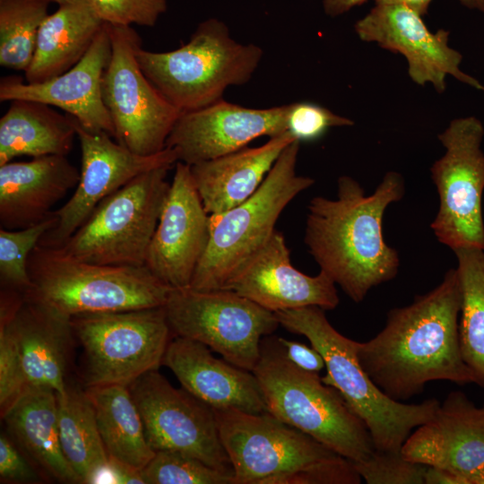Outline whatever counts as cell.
<instances>
[{"mask_svg":"<svg viewBox=\"0 0 484 484\" xmlns=\"http://www.w3.org/2000/svg\"><path fill=\"white\" fill-rule=\"evenodd\" d=\"M108 467L113 483L118 484H145L141 471L124 462L108 457Z\"/></svg>","mask_w":484,"mask_h":484,"instance_id":"cell-42","label":"cell"},{"mask_svg":"<svg viewBox=\"0 0 484 484\" xmlns=\"http://www.w3.org/2000/svg\"><path fill=\"white\" fill-rule=\"evenodd\" d=\"M0 477L3 481H33L37 475L14 443L5 435L0 436Z\"/></svg>","mask_w":484,"mask_h":484,"instance_id":"cell-40","label":"cell"},{"mask_svg":"<svg viewBox=\"0 0 484 484\" xmlns=\"http://www.w3.org/2000/svg\"><path fill=\"white\" fill-rule=\"evenodd\" d=\"M74 126L81 146L80 179L68 201L53 211L56 222L40 238L41 246H60L103 199L137 176L178 161L173 149L141 155L113 141L107 133L85 129L76 119Z\"/></svg>","mask_w":484,"mask_h":484,"instance_id":"cell-15","label":"cell"},{"mask_svg":"<svg viewBox=\"0 0 484 484\" xmlns=\"http://www.w3.org/2000/svg\"><path fill=\"white\" fill-rule=\"evenodd\" d=\"M28 388L19 343L8 312L0 307L1 416Z\"/></svg>","mask_w":484,"mask_h":484,"instance_id":"cell-35","label":"cell"},{"mask_svg":"<svg viewBox=\"0 0 484 484\" xmlns=\"http://www.w3.org/2000/svg\"><path fill=\"white\" fill-rule=\"evenodd\" d=\"M404 193L403 177L396 171H388L369 195L353 177L341 176L336 199L315 196L308 203L307 251L320 271L356 303L398 272L399 255L384 239L383 217Z\"/></svg>","mask_w":484,"mask_h":484,"instance_id":"cell-2","label":"cell"},{"mask_svg":"<svg viewBox=\"0 0 484 484\" xmlns=\"http://www.w3.org/2000/svg\"><path fill=\"white\" fill-rule=\"evenodd\" d=\"M290 104L251 108L223 99L205 108L181 113L166 147L173 149L188 165L237 151L262 136L288 132Z\"/></svg>","mask_w":484,"mask_h":484,"instance_id":"cell-18","label":"cell"},{"mask_svg":"<svg viewBox=\"0 0 484 484\" xmlns=\"http://www.w3.org/2000/svg\"><path fill=\"white\" fill-rule=\"evenodd\" d=\"M111 56L107 23L84 56L72 68L50 80L30 83L19 76L0 80V101L33 100L56 107L85 129L116 137L114 125L102 99L101 81Z\"/></svg>","mask_w":484,"mask_h":484,"instance_id":"cell-20","label":"cell"},{"mask_svg":"<svg viewBox=\"0 0 484 484\" xmlns=\"http://www.w3.org/2000/svg\"><path fill=\"white\" fill-rule=\"evenodd\" d=\"M255 44H241L217 18L198 24L189 40L177 49L153 52L141 47V69L180 113L197 110L220 99L229 86L250 81L263 57Z\"/></svg>","mask_w":484,"mask_h":484,"instance_id":"cell-6","label":"cell"},{"mask_svg":"<svg viewBox=\"0 0 484 484\" xmlns=\"http://www.w3.org/2000/svg\"><path fill=\"white\" fill-rule=\"evenodd\" d=\"M294 140L289 132L258 147H245L191 165L194 186L210 216L243 203L259 188L282 151Z\"/></svg>","mask_w":484,"mask_h":484,"instance_id":"cell-25","label":"cell"},{"mask_svg":"<svg viewBox=\"0 0 484 484\" xmlns=\"http://www.w3.org/2000/svg\"><path fill=\"white\" fill-rule=\"evenodd\" d=\"M111 56L101 81L102 99L115 139L132 151L151 155L166 148L180 112L140 67L141 37L132 26L108 24Z\"/></svg>","mask_w":484,"mask_h":484,"instance_id":"cell-11","label":"cell"},{"mask_svg":"<svg viewBox=\"0 0 484 484\" xmlns=\"http://www.w3.org/2000/svg\"><path fill=\"white\" fill-rule=\"evenodd\" d=\"M300 142L294 140L281 153L264 180L248 199L210 216V237L190 287L223 290L265 246L286 206L312 186V177L296 172Z\"/></svg>","mask_w":484,"mask_h":484,"instance_id":"cell-7","label":"cell"},{"mask_svg":"<svg viewBox=\"0 0 484 484\" xmlns=\"http://www.w3.org/2000/svg\"><path fill=\"white\" fill-rule=\"evenodd\" d=\"M220 436L233 467L234 484H263L340 455L265 411L214 410Z\"/></svg>","mask_w":484,"mask_h":484,"instance_id":"cell-14","label":"cell"},{"mask_svg":"<svg viewBox=\"0 0 484 484\" xmlns=\"http://www.w3.org/2000/svg\"><path fill=\"white\" fill-rule=\"evenodd\" d=\"M211 350L199 341L174 336L162 365L173 372L185 390L213 410L267 411L255 374L215 358Z\"/></svg>","mask_w":484,"mask_h":484,"instance_id":"cell-23","label":"cell"},{"mask_svg":"<svg viewBox=\"0 0 484 484\" xmlns=\"http://www.w3.org/2000/svg\"><path fill=\"white\" fill-rule=\"evenodd\" d=\"M164 308L174 336L199 341L251 372L261 338L280 325L273 312L230 290L172 289Z\"/></svg>","mask_w":484,"mask_h":484,"instance_id":"cell-10","label":"cell"},{"mask_svg":"<svg viewBox=\"0 0 484 484\" xmlns=\"http://www.w3.org/2000/svg\"><path fill=\"white\" fill-rule=\"evenodd\" d=\"M52 213L43 221L26 229H0V280L4 289L22 293L31 287L28 272V258L42 236L55 224Z\"/></svg>","mask_w":484,"mask_h":484,"instance_id":"cell-33","label":"cell"},{"mask_svg":"<svg viewBox=\"0 0 484 484\" xmlns=\"http://www.w3.org/2000/svg\"><path fill=\"white\" fill-rule=\"evenodd\" d=\"M105 22L88 0L58 5L43 21L25 81L39 83L74 66L87 53Z\"/></svg>","mask_w":484,"mask_h":484,"instance_id":"cell-26","label":"cell"},{"mask_svg":"<svg viewBox=\"0 0 484 484\" xmlns=\"http://www.w3.org/2000/svg\"><path fill=\"white\" fill-rule=\"evenodd\" d=\"M253 373L267 412L307 434L336 454L360 462L376 451L371 435L341 394L317 373L295 366L278 339L261 342Z\"/></svg>","mask_w":484,"mask_h":484,"instance_id":"cell-5","label":"cell"},{"mask_svg":"<svg viewBox=\"0 0 484 484\" xmlns=\"http://www.w3.org/2000/svg\"><path fill=\"white\" fill-rule=\"evenodd\" d=\"M461 303L457 271L452 268L435 289L391 309L374 338L357 341L359 364L388 397L404 402L432 381L474 383L460 349Z\"/></svg>","mask_w":484,"mask_h":484,"instance_id":"cell-1","label":"cell"},{"mask_svg":"<svg viewBox=\"0 0 484 484\" xmlns=\"http://www.w3.org/2000/svg\"><path fill=\"white\" fill-rule=\"evenodd\" d=\"M401 454L471 484L484 471V406H476L462 391L449 393L433 418L411 433Z\"/></svg>","mask_w":484,"mask_h":484,"instance_id":"cell-19","label":"cell"},{"mask_svg":"<svg viewBox=\"0 0 484 484\" xmlns=\"http://www.w3.org/2000/svg\"><path fill=\"white\" fill-rule=\"evenodd\" d=\"M432 0H376V4H403L420 16L428 13Z\"/></svg>","mask_w":484,"mask_h":484,"instance_id":"cell-45","label":"cell"},{"mask_svg":"<svg viewBox=\"0 0 484 484\" xmlns=\"http://www.w3.org/2000/svg\"><path fill=\"white\" fill-rule=\"evenodd\" d=\"M352 461L337 455L309 467L266 479L263 484H359Z\"/></svg>","mask_w":484,"mask_h":484,"instance_id":"cell-39","label":"cell"},{"mask_svg":"<svg viewBox=\"0 0 484 484\" xmlns=\"http://www.w3.org/2000/svg\"><path fill=\"white\" fill-rule=\"evenodd\" d=\"M463 6L484 13V0H457Z\"/></svg>","mask_w":484,"mask_h":484,"instance_id":"cell-46","label":"cell"},{"mask_svg":"<svg viewBox=\"0 0 484 484\" xmlns=\"http://www.w3.org/2000/svg\"><path fill=\"white\" fill-rule=\"evenodd\" d=\"M274 314L280 325L306 336L323 356L327 373L322 381L334 387L364 422L376 451L400 453L412 430L435 415L440 404L436 399L409 404L383 393L359 364L357 341L341 334L323 308L310 306Z\"/></svg>","mask_w":484,"mask_h":484,"instance_id":"cell-3","label":"cell"},{"mask_svg":"<svg viewBox=\"0 0 484 484\" xmlns=\"http://www.w3.org/2000/svg\"><path fill=\"white\" fill-rule=\"evenodd\" d=\"M367 484H424L427 466L406 459L400 453H375L366 460L353 462Z\"/></svg>","mask_w":484,"mask_h":484,"instance_id":"cell-36","label":"cell"},{"mask_svg":"<svg viewBox=\"0 0 484 484\" xmlns=\"http://www.w3.org/2000/svg\"><path fill=\"white\" fill-rule=\"evenodd\" d=\"M108 457L142 471L155 454L127 385L85 388Z\"/></svg>","mask_w":484,"mask_h":484,"instance_id":"cell-29","label":"cell"},{"mask_svg":"<svg viewBox=\"0 0 484 484\" xmlns=\"http://www.w3.org/2000/svg\"><path fill=\"white\" fill-rule=\"evenodd\" d=\"M56 397L61 448L81 483H112L108 455L85 390L68 385Z\"/></svg>","mask_w":484,"mask_h":484,"instance_id":"cell-30","label":"cell"},{"mask_svg":"<svg viewBox=\"0 0 484 484\" xmlns=\"http://www.w3.org/2000/svg\"><path fill=\"white\" fill-rule=\"evenodd\" d=\"M354 121L312 102L290 103L288 112V132L299 142L320 138L331 127L351 126Z\"/></svg>","mask_w":484,"mask_h":484,"instance_id":"cell-38","label":"cell"},{"mask_svg":"<svg viewBox=\"0 0 484 484\" xmlns=\"http://www.w3.org/2000/svg\"><path fill=\"white\" fill-rule=\"evenodd\" d=\"M483 406H484V404H483Z\"/></svg>","mask_w":484,"mask_h":484,"instance_id":"cell-49","label":"cell"},{"mask_svg":"<svg viewBox=\"0 0 484 484\" xmlns=\"http://www.w3.org/2000/svg\"><path fill=\"white\" fill-rule=\"evenodd\" d=\"M0 307L10 315L28 387L65 393L74 337L71 317L27 298L22 292L4 288Z\"/></svg>","mask_w":484,"mask_h":484,"instance_id":"cell-22","label":"cell"},{"mask_svg":"<svg viewBox=\"0 0 484 484\" xmlns=\"http://www.w3.org/2000/svg\"><path fill=\"white\" fill-rule=\"evenodd\" d=\"M10 434L41 470L64 483H81L59 440L56 393L29 386L1 416Z\"/></svg>","mask_w":484,"mask_h":484,"instance_id":"cell-27","label":"cell"},{"mask_svg":"<svg viewBox=\"0 0 484 484\" xmlns=\"http://www.w3.org/2000/svg\"><path fill=\"white\" fill-rule=\"evenodd\" d=\"M471 484H484V471H482L480 474L476 476L472 480Z\"/></svg>","mask_w":484,"mask_h":484,"instance_id":"cell-47","label":"cell"},{"mask_svg":"<svg viewBox=\"0 0 484 484\" xmlns=\"http://www.w3.org/2000/svg\"><path fill=\"white\" fill-rule=\"evenodd\" d=\"M83 349L85 388L129 385L162 365L173 333L163 307L71 317Z\"/></svg>","mask_w":484,"mask_h":484,"instance_id":"cell-9","label":"cell"},{"mask_svg":"<svg viewBox=\"0 0 484 484\" xmlns=\"http://www.w3.org/2000/svg\"><path fill=\"white\" fill-rule=\"evenodd\" d=\"M46 1L49 2L50 4L54 3V4H56L57 5H60V4L70 3L75 0H46Z\"/></svg>","mask_w":484,"mask_h":484,"instance_id":"cell-48","label":"cell"},{"mask_svg":"<svg viewBox=\"0 0 484 484\" xmlns=\"http://www.w3.org/2000/svg\"><path fill=\"white\" fill-rule=\"evenodd\" d=\"M287 358L298 367L313 373H319L325 367V362L320 352L313 346L301 342L278 338Z\"/></svg>","mask_w":484,"mask_h":484,"instance_id":"cell-41","label":"cell"},{"mask_svg":"<svg viewBox=\"0 0 484 484\" xmlns=\"http://www.w3.org/2000/svg\"><path fill=\"white\" fill-rule=\"evenodd\" d=\"M145 266L173 289L190 287L210 237V215L194 186L190 165L177 161Z\"/></svg>","mask_w":484,"mask_h":484,"instance_id":"cell-17","label":"cell"},{"mask_svg":"<svg viewBox=\"0 0 484 484\" xmlns=\"http://www.w3.org/2000/svg\"><path fill=\"white\" fill-rule=\"evenodd\" d=\"M162 166L144 172L103 199L60 246L79 260L143 266L169 187Z\"/></svg>","mask_w":484,"mask_h":484,"instance_id":"cell-8","label":"cell"},{"mask_svg":"<svg viewBox=\"0 0 484 484\" xmlns=\"http://www.w3.org/2000/svg\"><path fill=\"white\" fill-rule=\"evenodd\" d=\"M483 136V125L476 117L452 120L437 136L445 152L430 168L439 195V209L430 227L437 240L453 251L484 250Z\"/></svg>","mask_w":484,"mask_h":484,"instance_id":"cell-12","label":"cell"},{"mask_svg":"<svg viewBox=\"0 0 484 484\" xmlns=\"http://www.w3.org/2000/svg\"><path fill=\"white\" fill-rule=\"evenodd\" d=\"M355 31L363 41L402 54L407 60L409 76L420 86L431 83L442 93L446 77L452 75L484 91V85L461 70L462 56L448 45L449 31H430L422 16L403 4H376L356 22Z\"/></svg>","mask_w":484,"mask_h":484,"instance_id":"cell-16","label":"cell"},{"mask_svg":"<svg viewBox=\"0 0 484 484\" xmlns=\"http://www.w3.org/2000/svg\"><path fill=\"white\" fill-rule=\"evenodd\" d=\"M145 484H234V477L184 454L160 450L141 471Z\"/></svg>","mask_w":484,"mask_h":484,"instance_id":"cell-34","label":"cell"},{"mask_svg":"<svg viewBox=\"0 0 484 484\" xmlns=\"http://www.w3.org/2000/svg\"><path fill=\"white\" fill-rule=\"evenodd\" d=\"M128 388L155 452H178L233 476L212 407L174 387L158 370L142 375Z\"/></svg>","mask_w":484,"mask_h":484,"instance_id":"cell-13","label":"cell"},{"mask_svg":"<svg viewBox=\"0 0 484 484\" xmlns=\"http://www.w3.org/2000/svg\"><path fill=\"white\" fill-rule=\"evenodd\" d=\"M103 22L153 27L167 11L168 0H88Z\"/></svg>","mask_w":484,"mask_h":484,"instance_id":"cell-37","label":"cell"},{"mask_svg":"<svg viewBox=\"0 0 484 484\" xmlns=\"http://www.w3.org/2000/svg\"><path fill=\"white\" fill-rule=\"evenodd\" d=\"M28 272L31 287L23 295L69 317L163 307L173 289L145 265L88 263L39 244Z\"/></svg>","mask_w":484,"mask_h":484,"instance_id":"cell-4","label":"cell"},{"mask_svg":"<svg viewBox=\"0 0 484 484\" xmlns=\"http://www.w3.org/2000/svg\"><path fill=\"white\" fill-rule=\"evenodd\" d=\"M365 1L367 0H323V6L327 15L336 17L349 12Z\"/></svg>","mask_w":484,"mask_h":484,"instance_id":"cell-44","label":"cell"},{"mask_svg":"<svg viewBox=\"0 0 484 484\" xmlns=\"http://www.w3.org/2000/svg\"><path fill=\"white\" fill-rule=\"evenodd\" d=\"M76 135L74 119L48 104L10 101L0 118V166L15 157L66 156Z\"/></svg>","mask_w":484,"mask_h":484,"instance_id":"cell-28","label":"cell"},{"mask_svg":"<svg viewBox=\"0 0 484 484\" xmlns=\"http://www.w3.org/2000/svg\"><path fill=\"white\" fill-rule=\"evenodd\" d=\"M335 285L322 271L309 276L296 269L283 235L275 230L223 290H233L274 313L310 306L334 309L340 301Z\"/></svg>","mask_w":484,"mask_h":484,"instance_id":"cell-21","label":"cell"},{"mask_svg":"<svg viewBox=\"0 0 484 484\" xmlns=\"http://www.w3.org/2000/svg\"><path fill=\"white\" fill-rule=\"evenodd\" d=\"M424 484H469L468 481L451 471L435 468L427 467Z\"/></svg>","mask_w":484,"mask_h":484,"instance_id":"cell-43","label":"cell"},{"mask_svg":"<svg viewBox=\"0 0 484 484\" xmlns=\"http://www.w3.org/2000/svg\"><path fill=\"white\" fill-rule=\"evenodd\" d=\"M454 252L462 293L461 353L474 383L484 388V250L464 247Z\"/></svg>","mask_w":484,"mask_h":484,"instance_id":"cell-31","label":"cell"},{"mask_svg":"<svg viewBox=\"0 0 484 484\" xmlns=\"http://www.w3.org/2000/svg\"><path fill=\"white\" fill-rule=\"evenodd\" d=\"M79 179L80 170L65 155L1 165L0 227L15 230L43 221Z\"/></svg>","mask_w":484,"mask_h":484,"instance_id":"cell-24","label":"cell"},{"mask_svg":"<svg viewBox=\"0 0 484 484\" xmlns=\"http://www.w3.org/2000/svg\"><path fill=\"white\" fill-rule=\"evenodd\" d=\"M46 0H0V65L25 72L39 30L49 14Z\"/></svg>","mask_w":484,"mask_h":484,"instance_id":"cell-32","label":"cell"}]
</instances>
